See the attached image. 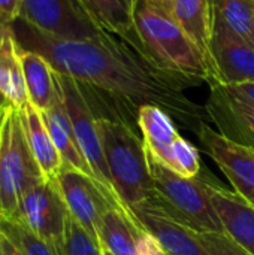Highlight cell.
Masks as SVG:
<instances>
[{
  "instance_id": "cell-1",
  "label": "cell",
  "mask_w": 254,
  "mask_h": 255,
  "mask_svg": "<svg viewBox=\"0 0 254 255\" xmlns=\"http://www.w3.org/2000/svg\"><path fill=\"white\" fill-rule=\"evenodd\" d=\"M9 30L18 46L43 57L51 69L72 78L97 118L138 127L142 106H157L178 126L199 133L205 106L184 94V85L157 69L114 34L96 40H64L39 31L22 19Z\"/></svg>"
},
{
  "instance_id": "cell-2",
  "label": "cell",
  "mask_w": 254,
  "mask_h": 255,
  "mask_svg": "<svg viewBox=\"0 0 254 255\" xmlns=\"http://www.w3.org/2000/svg\"><path fill=\"white\" fill-rule=\"evenodd\" d=\"M141 54L184 88L211 81L207 63L174 13L159 0H138L133 13Z\"/></svg>"
},
{
  "instance_id": "cell-3",
  "label": "cell",
  "mask_w": 254,
  "mask_h": 255,
  "mask_svg": "<svg viewBox=\"0 0 254 255\" xmlns=\"http://www.w3.org/2000/svg\"><path fill=\"white\" fill-rule=\"evenodd\" d=\"M97 126L114 190L132 214L133 208L154 197L144 140L133 127L120 121L97 118Z\"/></svg>"
},
{
  "instance_id": "cell-4",
  "label": "cell",
  "mask_w": 254,
  "mask_h": 255,
  "mask_svg": "<svg viewBox=\"0 0 254 255\" xmlns=\"http://www.w3.org/2000/svg\"><path fill=\"white\" fill-rule=\"evenodd\" d=\"M147 158L154 185V197L150 202L172 220L198 233L225 235L223 224L211 203L204 178H184L148 151Z\"/></svg>"
},
{
  "instance_id": "cell-5",
  "label": "cell",
  "mask_w": 254,
  "mask_h": 255,
  "mask_svg": "<svg viewBox=\"0 0 254 255\" xmlns=\"http://www.w3.org/2000/svg\"><path fill=\"white\" fill-rule=\"evenodd\" d=\"M43 179L25 140L19 111L10 106L0 130V220H12L24 193Z\"/></svg>"
},
{
  "instance_id": "cell-6",
  "label": "cell",
  "mask_w": 254,
  "mask_h": 255,
  "mask_svg": "<svg viewBox=\"0 0 254 255\" xmlns=\"http://www.w3.org/2000/svg\"><path fill=\"white\" fill-rule=\"evenodd\" d=\"M54 76H55L58 94H60L61 102L69 115L76 143H78L84 158L87 160L96 179L102 184V187L106 190V193L111 196V199L123 211L129 212L123 206V203L120 202V199L114 190L109 169H108L105 154H103L102 139H100V133H99V126H97V117L94 115L87 97L84 96L81 87L72 78L58 75L55 72H54Z\"/></svg>"
},
{
  "instance_id": "cell-7",
  "label": "cell",
  "mask_w": 254,
  "mask_h": 255,
  "mask_svg": "<svg viewBox=\"0 0 254 255\" xmlns=\"http://www.w3.org/2000/svg\"><path fill=\"white\" fill-rule=\"evenodd\" d=\"M19 19L64 40H96L109 34L81 0H22Z\"/></svg>"
},
{
  "instance_id": "cell-8",
  "label": "cell",
  "mask_w": 254,
  "mask_h": 255,
  "mask_svg": "<svg viewBox=\"0 0 254 255\" xmlns=\"http://www.w3.org/2000/svg\"><path fill=\"white\" fill-rule=\"evenodd\" d=\"M67 217L69 211L57 184L51 179H43L24 193L13 218L9 221H16L27 227L60 255L64 247Z\"/></svg>"
},
{
  "instance_id": "cell-9",
  "label": "cell",
  "mask_w": 254,
  "mask_h": 255,
  "mask_svg": "<svg viewBox=\"0 0 254 255\" xmlns=\"http://www.w3.org/2000/svg\"><path fill=\"white\" fill-rule=\"evenodd\" d=\"M54 182L57 184L72 218L94 241H97V230L102 217L109 209L123 211L111 199V196L106 193L99 181L69 166H61Z\"/></svg>"
},
{
  "instance_id": "cell-10",
  "label": "cell",
  "mask_w": 254,
  "mask_h": 255,
  "mask_svg": "<svg viewBox=\"0 0 254 255\" xmlns=\"http://www.w3.org/2000/svg\"><path fill=\"white\" fill-rule=\"evenodd\" d=\"M198 137L204 152L214 160L243 200L254 208V148L237 145L210 124H202Z\"/></svg>"
},
{
  "instance_id": "cell-11",
  "label": "cell",
  "mask_w": 254,
  "mask_h": 255,
  "mask_svg": "<svg viewBox=\"0 0 254 255\" xmlns=\"http://www.w3.org/2000/svg\"><path fill=\"white\" fill-rule=\"evenodd\" d=\"M205 103L208 120L228 140L254 148V103L237 96L223 84L213 82Z\"/></svg>"
},
{
  "instance_id": "cell-12",
  "label": "cell",
  "mask_w": 254,
  "mask_h": 255,
  "mask_svg": "<svg viewBox=\"0 0 254 255\" xmlns=\"http://www.w3.org/2000/svg\"><path fill=\"white\" fill-rule=\"evenodd\" d=\"M211 55L216 70L214 82L223 85L254 84V45L217 19H214Z\"/></svg>"
},
{
  "instance_id": "cell-13",
  "label": "cell",
  "mask_w": 254,
  "mask_h": 255,
  "mask_svg": "<svg viewBox=\"0 0 254 255\" xmlns=\"http://www.w3.org/2000/svg\"><path fill=\"white\" fill-rule=\"evenodd\" d=\"M138 226L151 233L166 255H211L198 232L172 220L159 206L147 200L132 209Z\"/></svg>"
},
{
  "instance_id": "cell-14",
  "label": "cell",
  "mask_w": 254,
  "mask_h": 255,
  "mask_svg": "<svg viewBox=\"0 0 254 255\" xmlns=\"http://www.w3.org/2000/svg\"><path fill=\"white\" fill-rule=\"evenodd\" d=\"M204 184L211 199V203L220 217L225 235L235 241L249 254L254 255L253 206L243 200L237 193L229 191L213 179L204 178Z\"/></svg>"
},
{
  "instance_id": "cell-15",
  "label": "cell",
  "mask_w": 254,
  "mask_h": 255,
  "mask_svg": "<svg viewBox=\"0 0 254 255\" xmlns=\"http://www.w3.org/2000/svg\"><path fill=\"white\" fill-rule=\"evenodd\" d=\"M175 19L183 30L201 51L211 75V82L216 81V70L211 55V40L214 28L213 0H172V10Z\"/></svg>"
},
{
  "instance_id": "cell-16",
  "label": "cell",
  "mask_w": 254,
  "mask_h": 255,
  "mask_svg": "<svg viewBox=\"0 0 254 255\" xmlns=\"http://www.w3.org/2000/svg\"><path fill=\"white\" fill-rule=\"evenodd\" d=\"M19 111V118L28 148L46 179L54 181L63 166V160L49 136L40 111L27 102Z\"/></svg>"
},
{
  "instance_id": "cell-17",
  "label": "cell",
  "mask_w": 254,
  "mask_h": 255,
  "mask_svg": "<svg viewBox=\"0 0 254 255\" xmlns=\"http://www.w3.org/2000/svg\"><path fill=\"white\" fill-rule=\"evenodd\" d=\"M136 1L138 0H81L91 16L108 33L117 36L142 55L133 22Z\"/></svg>"
},
{
  "instance_id": "cell-18",
  "label": "cell",
  "mask_w": 254,
  "mask_h": 255,
  "mask_svg": "<svg viewBox=\"0 0 254 255\" xmlns=\"http://www.w3.org/2000/svg\"><path fill=\"white\" fill-rule=\"evenodd\" d=\"M40 114H42L45 126L49 131V136H51V139H52V142H54L61 160H63V164L69 166L75 170H79V172L96 179L91 167L88 166L87 160L84 158V155H82V152L76 143L73 128H72L69 115L66 112V108L61 102L60 94L57 96L52 106L49 109L40 112Z\"/></svg>"
},
{
  "instance_id": "cell-19",
  "label": "cell",
  "mask_w": 254,
  "mask_h": 255,
  "mask_svg": "<svg viewBox=\"0 0 254 255\" xmlns=\"http://www.w3.org/2000/svg\"><path fill=\"white\" fill-rule=\"evenodd\" d=\"M145 232L136 220L120 209H109L100 221L97 241L112 255H136L139 239Z\"/></svg>"
},
{
  "instance_id": "cell-20",
  "label": "cell",
  "mask_w": 254,
  "mask_h": 255,
  "mask_svg": "<svg viewBox=\"0 0 254 255\" xmlns=\"http://www.w3.org/2000/svg\"><path fill=\"white\" fill-rule=\"evenodd\" d=\"M0 91L16 109L28 102L19 46L9 28H0Z\"/></svg>"
},
{
  "instance_id": "cell-21",
  "label": "cell",
  "mask_w": 254,
  "mask_h": 255,
  "mask_svg": "<svg viewBox=\"0 0 254 255\" xmlns=\"http://www.w3.org/2000/svg\"><path fill=\"white\" fill-rule=\"evenodd\" d=\"M177 123L157 106H142L138 114V128L142 133L145 149L159 158L166 161L168 154L181 136L175 126Z\"/></svg>"
},
{
  "instance_id": "cell-22",
  "label": "cell",
  "mask_w": 254,
  "mask_h": 255,
  "mask_svg": "<svg viewBox=\"0 0 254 255\" xmlns=\"http://www.w3.org/2000/svg\"><path fill=\"white\" fill-rule=\"evenodd\" d=\"M28 102L40 112L49 109L58 96L54 70L36 52L19 48Z\"/></svg>"
},
{
  "instance_id": "cell-23",
  "label": "cell",
  "mask_w": 254,
  "mask_h": 255,
  "mask_svg": "<svg viewBox=\"0 0 254 255\" xmlns=\"http://www.w3.org/2000/svg\"><path fill=\"white\" fill-rule=\"evenodd\" d=\"M214 19L225 24L240 37L254 45V0H213Z\"/></svg>"
},
{
  "instance_id": "cell-24",
  "label": "cell",
  "mask_w": 254,
  "mask_h": 255,
  "mask_svg": "<svg viewBox=\"0 0 254 255\" xmlns=\"http://www.w3.org/2000/svg\"><path fill=\"white\" fill-rule=\"evenodd\" d=\"M0 230L24 255H57L54 248L16 221L0 220Z\"/></svg>"
},
{
  "instance_id": "cell-25",
  "label": "cell",
  "mask_w": 254,
  "mask_h": 255,
  "mask_svg": "<svg viewBox=\"0 0 254 255\" xmlns=\"http://www.w3.org/2000/svg\"><path fill=\"white\" fill-rule=\"evenodd\" d=\"M163 164H166L169 169L184 178H196L201 173L199 151L183 136L175 140Z\"/></svg>"
},
{
  "instance_id": "cell-26",
  "label": "cell",
  "mask_w": 254,
  "mask_h": 255,
  "mask_svg": "<svg viewBox=\"0 0 254 255\" xmlns=\"http://www.w3.org/2000/svg\"><path fill=\"white\" fill-rule=\"evenodd\" d=\"M61 255H103L102 247L69 214Z\"/></svg>"
},
{
  "instance_id": "cell-27",
  "label": "cell",
  "mask_w": 254,
  "mask_h": 255,
  "mask_svg": "<svg viewBox=\"0 0 254 255\" xmlns=\"http://www.w3.org/2000/svg\"><path fill=\"white\" fill-rule=\"evenodd\" d=\"M204 247L211 255H250L228 235L199 233Z\"/></svg>"
},
{
  "instance_id": "cell-28",
  "label": "cell",
  "mask_w": 254,
  "mask_h": 255,
  "mask_svg": "<svg viewBox=\"0 0 254 255\" xmlns=\"http://www.w3.org/2000/svg\"><path fill=\"white\" fill-rule=\"evenodd\" d=\"M22 0H0V28H9L21 13Z\"/></svg>"
},
{
  "instance_id": "cell-29",
  "label": "cell",
  "mask_w": 254,
  "mask_h": 255,
  "mask_svg": "<svg viewBox=\"0 0 254 255\" xmlns=\"http://www.w3.org/2000/svg\"><path fill=\"white\" fill-rule=\"evenodd\" d=\"M136 255H166L163 248L160 247L159 241L148 232L142 235L138 244V251Z\"/></svg>"
},
{
  "instance_id": "cell-30",
  "label": "cell",
  "mask_w": 254,
  "mask_h": 255,
  "mask_svg": "<svg viewBox=\"0 0 254 255\" xmlns=\"http://www.w3.org/2000/svg\"><path fill=\"white\" fill-rule=\"evenodd\" d=\"M228 90H231L232 93H235L237 96L244 97L246 100L254 103V84L253 82H247V84H238V85H225Z\"/></svg>"
},
{
  "instance_id": "cell-31",
  "label": "cell",
  "mask_w": 254,
  "mask_h": 255,
  "mask_svg": "<svg viewBox=\"0 0 254 255\" xmlns=\"http://www.w3.org/2000/svg\"><path fill=\"white\" fill-rule=\"evenodd\" d=\"M4 255H24L10 241L6 239V250H4Z\"/></svg>"
},
{
  "instance_id": "cell-32",
  "label": "cell",
  "mask_w": 254,
  "mask_h": 255,
  "mask_svg": "<svg viewBox=\"0 0 254 255\" xmlns=\"http://www.w3.org/2000/svg\"><path fill=\"white\" fill-rule=\"evenodd\" d=\"M9 108H10V105H0V130H1L3 123L6 120V115L9 112Z\"/></svg>"
},
{
  "instance_id": "cell-33",
  "label": "cell",
  "mask_w": 254,
  "mask_h": 255,
  "mask_svg": "<svg viewBox=\"0 0 254 255\" xmlns=\"http://www.w3.org/2000/svg\"><path fill=\"white\" fill-rule=\"evenodd\" d=\"M4 250H6V238L0 230V255H4Z\"/></svg>"
},
{
  "instance_id": "cell-34",
  "label": "cell",
  "mask_w": 254,
  "mask_h": 255,
  "mask_svg": "<svg viewBox=\"0 0 254 255\" xmlns=\"http://www.w3.org/2000/svg\"><path fill=\"white\" fill-rule=\"evenodd\" d=\"M165 7H168L169 10H172V0H159Z\"/></svg>"
},
{
  "instance_id": "cell-35",
  "label": "cell",
  "mask_w": 254,
  "mask_h": 255,
  "mask_svg": "<svg viewBox=\"0 0 254 255\" xmlns=\"http://www.w3.org/2000/svg\"><path fill=\"white\" fill-rule=\"evenodd\" d=\"M0 105H9V102L6 100V97L1 94V91H0Z\"/></svg>"
},
{
  "instance_id": "cell-36",
  "label": "cell",
  "mask_w": 254,
  "mask_h": 255,
  "mask_svg": "<svg viewBox=\"0 0 254 255\" xmlns=\"http://www.w3.org/2000/svg\"><path fill=\"white\" fill-rule=\"evenodd\" d=\"M102 253H103V255H112L109 251H106V250H103V248H102Z\"/></svg>"
},
{
  "instance_id": "cell-37",
  "label": "cell",
  "mask_w": 254,
  "mask_h": 255,
  "mask_svg": "<svg viewBox=\"0 0 254 255\" xmlns=\"http://www.w3.org/2000/svg\"><path fill=\"white\" fill-rule=\"evenodd\" d=\"M253 42H254V15H253Z\"/></svg>"
}]
</instances>
